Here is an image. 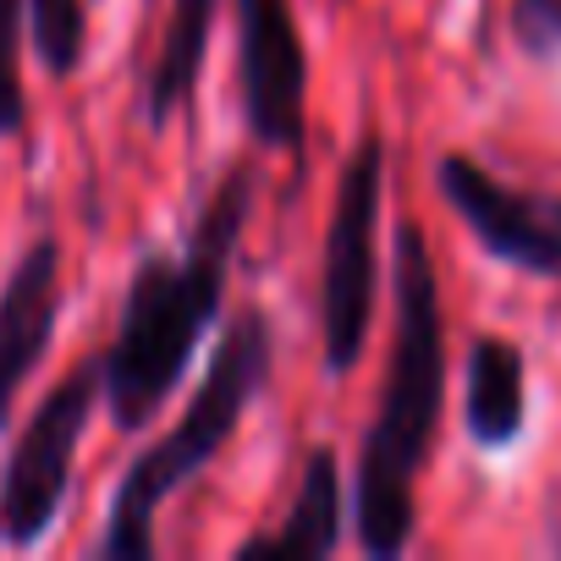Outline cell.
I'll return each mask as SVG.
<instances>
[{"instance_id": "1", "label": "cell", "mask_w": 561, "mask_h": 561, "mask_svg": "<svg viewBox=\"0 0 561 561\" xmlns=\"http://www.w3.org/2000/svg\"><path fill=\"white\" fill-rule=\"evenodd\" d=\"M253 193H259L253 165H231L215 182V193L204 198L182 253L154 248L138 259V270L127 280V298H122L116 336L100 353L105 408H111L116 430H127V435L144 430L182 386L198 342L215 331Z\"/></svg>"}, {"instance_id": "2", "label": "cell", "mask_w": 561, "mask_h": 561, "mask_svg": "<svg viewBox=\"0 0 561 561\" xmlns=\"http://www.w3.org/2000/svg\"><path fill=\"white\" fill-rule=\"evenodd\" d=\"M446 402V314H440V280L424 231L408 220L397 226V342L380 408L369 419L358 479H353V517L358 545L375 561H391L413 545L419 517V473L430 462L435 430Z\"/></svg>"}, {"instance_id": "3", "label": "cell", "mask_w": 561, "mask_h": 561, "mask_svg": "<svg viewBox=\"0 0 561 561\" xmlns=\"http://www.w3.org/2000/svg\"><path fill=\"white\" fill-rule=\"evenodd\" d=\"M270 364H275L270 314L248 304V309L231 314V325L220 336V353L209 358V369H204L193 402L182 408L176 430H165L122 473V484L111 495V512H105V534H100L105 561H149L154 556V512L220 457V446L237 435L248 402L264 391Z\"/></svg>"}, {"instance_id": "4", "label": "cell", "mask_w": 561, "mask_h": 561, "mask_svg": "<svg viewBox=\"0 0 561 561\" xmlns=\"http://www.w3.org/2000/svg\"><path fill=\"white\" fill-rule=\"evenodd\" d=\"M380 193H386V138L364 133L336 176V204L325 226V264H320V331H325V375H353L375 325V287H380Z\"/></svg>"}, {"instance_id": "5", "label": "cell", "mask_w": 561, "mask_h": 561, "mask_svg": "<svg viewBox=\"0 0 561 561\" xmlns=\"http://www.w3.org/2000/svg\"><path fill=\"white\" fill-rule=\"evenodd\" d=\"M105 402V369L100 358L78 364L28 419V430L12 440V457L0 468V539L12 550H34L72 490V462L83 446V430L94 408Z\"/></svg>"}, {"instance_id": "6", "label": "cell", "mask_w": 561, "mask_h": 561, "mask_svg": "<svg viewBox=\"0 0 561 561\" xmlns=\"http://www.w3.org/2000/svg\"><path fill=\"white\" fill-rule=\"evenodd\" d=\"M237 7V78L242 116L264 149L298 154L309 111V50L293 23V0H231Z\"/></svg>"}, {"instance_id": "7", "label": "cell", "mask_w": 561, "mask_h": 561, "mask_svg": "<svg viewBox=\"0 0 561 561\" xmlns=\"http://www.w3.org/2000/svg\"><path fill=\"white\" fill-rule=\"evenodd\" d=\"M435 187L490 259L561 287V198L556 193H523L490 176L468 154H440Z\"/></svg>"}, {"instance_id": "8", "label": "cell", "mask_w": 561, "mask_h": 561, "mask_svg": "<svg viewBox=\"0 0 561 561\" xmlns=\"http://www.w3.org/2000/svg\"><path fill=\"white\" fill-rule=\"evenodd\" d=\"M56 325H61V242L45 231L18 253L7 287H0V430L12 424L18 391L50 353Z\"/></svg>"}, {"instance_id": "9", "label": "cell", "mask_w": 561, "mask_h": 561, "mask_svg": "<svg viewBox=\"0 0 561 561\" xmlns=\"http://www.w3.org/2000/svg\"><path fill=\"white\" fill-rule=\"evenodd\" d=\"M347 528V490H342V462L331 446H314L304 457L298 495L287 506V523L275 534H253L237 545V561H325L342 545Z\"/></svg>"}, {"instance_id": "10", "label": "cell", "mask_w": 561, "mask_h": 561, "mask_svg": "<svg viewBox=\"0 0 561 561\" xmlns=\"http://www.w3.org/2000/svg\"><path fill=\"white\" fill-rule=\"evenodd\" d=\"M462 419H468V435L484 451H501V446H512L523 435V419H528V364H523L517 342L479 336L468 347Z\"/></svg>"}, {"instance_id": "11", "label": "cell", "mask_w": 561, "mask_h": 561, "mask_svg": "<svg viewBox=\"0 0 561 561\" xmlns=\"http://www.w3.org/2000/svg\"><path fill=\"white\" fill-rule=\"evenodd\" d=\"M215 12H220V0H171V23H165V39H160V61H154L149 89H144V122H149V133H165L176 122V111L193 100L198 72H204V56H209Z\"/></svg>"}, {"instance_id": "12", "label": "cell", "mask_w": 561, "mask_h": 561, "mask_svg": "<svg viewBox=\"0 0 561 561\" xmlns=\"http://www.w3.org/2000/svg\"><path fill=\"white\" fill-rule=\"evenodd\" d=\"M28 45L50 78H72L83 67V45H89L83 0H28Z\"/></svg>"}, {"instance_id": "13", "label": "cell", "mask_w": 561, "mask_h": 561, "mask_svg": "<svg viewBox=\"0 0 561 561\" xmlns=\"http://www.w3.org/2000/svg\"><path fill=\"white\" fill-rule=\"evenodd\" d=\"M23 12L28 0H0V138H18L28 100H23Z\"/></svg>"}, {"instance_id": "14", "label": "cell", "mask_w": 561, "mask_h": 561, "mask_svg": "<svg viewBox=\"0 0 561 561\" xmlns=\"http://www.w3.org/2000/svg\"><path fill=\"white\" fill-rule=\"evenodd\" d=\"M512 34L528 56H561V0H512Z\"/></svg>"}, {"instance_id": "15", "label": "cell", "mask_w": 561, "mask_h": 561, "mask_svg": "<svg viewBox=\"0 0 561 561\" xmlns=\"http://www.w3.org/2000/svg\"><path fill=\"white\" fill-rule=\"evenodd\" d=\"M556 550H561V539H556Z\"/></svg>"}]
</instances>
